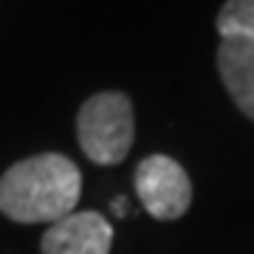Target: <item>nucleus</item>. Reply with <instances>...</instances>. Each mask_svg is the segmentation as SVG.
Listing matches in <instances>:
<instances>
[{"label":"nucleus","mask_w":254,"mask_h":254,"mask_svg":"<svg viewBox=\"0 0 254 254\" xmlns=\"http://www.w3.org/2000/svg\"><path fill=\"white\" fill-rule=\"evenodd\" d=\"M82 195L79 167L63 153H40L0 175V212L14 223H57Z\"/></svg>","instance_id":"f257e3e1"},{"label":"nucleus","mask_w":254,"mask_h":254,"mask_svg":"<svg viewBox=\"0 0 254 254\" xmlns=\"http://www.w3.org/2000/svg\"><path fill=\"white\" fill-rule=\"evenodd\" d=\"M76 138L85 158L99 167L122 164L136 141V110L122 91H102L82 102L76 113Z\"/></svg>","instance_id":"f03ea898"},{"label":"nucleus","mask_w":254,"mask_h":254,"mask_svg":"<svg viewBox=\"0 0 254 254\" xmlns=\"http://www.w3.org/2000/svg\"><path fill=\"white\" fill-rule=\"evenodd\" d=\"M141 206L155 220H178L192 206V181L181 164L170 155H147L141 158L133 175Z\"/></svg>","instance_id":"7ed1b4c3"},{"label":"nucleus","mask_w":254,"mask_h":254,"mask_svg":"<svg viewBox=\"0 0 254 254\" xmlns=\"http://www.w3.org/2000/svg\"><path fill=\"white\" fill-rule=\"evenodd\" d=\"M113 226L99 212H71L43 235V254H110Z\"/></svg>","instance_id":"20e7f679"},{"label":"nucleus","mask_w":254,"mask_h":254,"mask_svg":"<svg viewBox=\"0 0 254 254\" xmlns=\"http://www.w3.org/2000/svg\"><path fill=\"white\" fill-rule=\"evenodd\" d=\"M218 73L237 110L254 122V40L220 37Z\"/></svg>","instance_id":"39448f33"},{"label":"nucleus","mask_w":254,"mask_h":254,"mask_svg":"<svg viewBox=\"0 0 254 254\" xmlns=\"http://www.w3.org/2000/svg\"><path fill=\"white\" fill-rule=\"evenodd\" d=\"M220 37L254 40V0H226L215 20Z\"/></svg>","instance_id":"423d86ee"}]
</instances>
